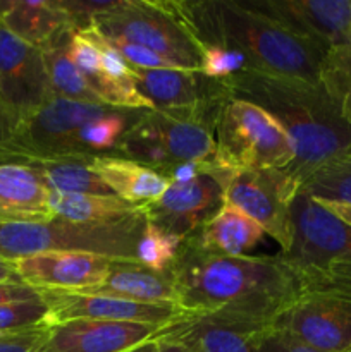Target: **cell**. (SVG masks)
<instances>
[{
  "mask_svg": "<svg viewBox=\"0 0 351 352\" xmlns=\"http://www.w3.org/2000/svg\"><path fill=\"white\" fill-rule=\"evenodd\" d=\"M89 167L114 195L136 206L158 199L171 184L160 172L124 157L96 155L89 160Z\"/></svg>",
  "mask_w": 351,
  "mask_h": 352,
  "instance_id": "7402d4cb",
  "label": "cell"
},
{
  "mask_svg": "<svg viewBox=\"0 0 351 352\" xmlns=\"http://www.w3.org/2000/svg\"><path fill=\"white\" fill-rule=\"evenodd\" d=\"M231 98L267 110L289 134L295 162L286 170L299 182L351 151V124L320 82L243 71L222 79Z\"/></svg>",
  "mask_w": 351,
  "mask_h": 352,
  "instance_id": "7a4b0ae2",
  "label": "cell"
},
{
  "mask_svg": "<svg viewBox=\"0 0 351 352\" xmlns=\"http://www.w3.org/2000/svg\"><path fill=\"white\" fill-rule=\"evenodd\" d=\"M145 223V215L117 226H79L61 219L0 222V260L14 263L47 251H83L138 263L136 248Z\"/></svg>",
  "mask_w": 351,
  "mask_h": 352,
  "instance_id": "8992f818",
  "label": "cell"
},
{
  "mask_svg": "<svg viewBox=\"0 0 351 352\" xmlns=\"http://www.w3.org/2000/svg\"><path fill=\"white\" fill-rule=\"evenodd\" d=\"M320 85L341 116L351 124V45L327 52L320 71Z\"/></svg>",
  "mask_w": 351,
  "mask_h": 352,
  "instance_id": "4dcf8cb0",
  "label": "cell"
},
{
  "mask_svg": "<svg viewBox=\"0 0 351 352\" xmlns=\"http://www.w3.org/2000/svg\"><path fill=\"white\" fill-rule=\"evenodd\" d=\"M265 230L241 210L224 203L189 241L196 248L226 256H244L264 239Z\"/></svg>",
  "mask_w": 351,
  "mask_h": 352,
  "instance_id": "603a6c76",
  "label": "cell"
},
{
  "mask_svg": "<svg viewBox=\"0 0 351 352\" xmlns=\"http://www.w3.org/2000/svg\"><path fill=\"white\" fill-rule=\"evenodd\" d=\"M34 299H41V292L36 289L16 282H0V305L34 301Z\"/></svg>",
  "mask_w": 351,
  "mask_h": 352,
  "instance_id": "74e56055",
  "label": "cell"
},
{
  "mask_svg": "<svg viewBox=\"0 0 351 352\" xmlns=\"http://www.w3.org/2000/svg\"><path fill=\"white\" fill-rule=\"evenodd\" d=\"M272 329L322 352H351V299L301 296Z\"/></svg>",
  "mask_w": 351,
  "mask_h": 352,
  "instance_id": "4fadbf2b",
  "label": "cell"
},
{
  "mask_svg": "<svg viewBox=\"0 0 351 352\" xmlns=\"http://www.w3.org/2000/svg\"><path fill=\"white\" fill-rule=\"evenodd\" d=\"M178 306L195 318H217L272 329L301 298L289 265L279 256H226L184 241L169 270Z\"/></svg>",
  "mask_w": 351,
  "mask_h": 352,
  "instance_id": "6da1fadb",
  "label": "cell"
},
{
  "mask_svg": "<svg viewBox=\"0 0 351 352\" xmlns=\"http://www.w3.org/2000/svg\"><path fill=\"white\" fill-rule=\"evenodd\" d=\"M186 23L200 45L237 50L246 71L320 82L327 48L237 0L181 2Z\"/></svg>",
  "mask_w": 351,
  "mask_h": 352,
  "instance_id": "3957f363",
  "label": "cell"
},
{
  "mask_svg": "<svg viewBox=\"0 0 351 352\" xmlns=\"http://www.w3.org/2000/svg\"><path fill=\"white\" fill-rule=\"evenodd\" d=\"M114 261L83 251H47L12 265L21 282L40 292H92L105 280Z\"/></svg>",
  "mask_w": 351,
  "mask_h": 352,
  "instance_id": "5bb4252c",
  "label": "cell"
},
{
  "mask_svg": "<svg viewBox=\"0 0 351 352\" xmlns=\"http://www.w3.org/2000/svg\"><path fill=\"white\" fill-rule=\"evenodd\" d=\"M105 40L112 47H116L120 52V55L126 58L127 64L134 69H184L172 62L171 58L162 57V55L155 54V52L148 50L147 47H141V45L129 43V41L124 40H109V38H105Z\"/></svg>",
  "mask_w": 351,
  "mask_h": 352,
  "instance_id": "e575fe53",
  "label": "cell"
},
{
  "mask_svg": "<svg viewBox=\"0 0 351 352\" xmlns=\"http://www.w3.org/2000/svg\"><path fill=\"white\" fill-rule=\"evenodd\" d=\"M184 239L148 222L136 248V261L155 274H169L178 260Z\"/></svg>",
  "mask_w": 351,
  "mask_h": 352,
  "instance_id": "f546056e",
  "label": "cell"
},
{
  "mask_svg": "<svg viewBox=\"0 0 351 352\" xmlns=\"http://www.w3.org/2000/svg\"><path fill=\"white\" fill-rule=\"evenodd\" d=\"M291 219L292 246L281 258L301 296L351 299V227L301 191L291 205Z\"/></svg>",
  "mask_w": 351,
  "mask_h": 352,
  "instance_id": "277c9868",
  "label": "cell"
},
{
  "mask_svg": "<svg viewBox=\"0 0 351 352\" xmlns=\"http://www.w3.org/2000/svg\"><path fill=\"white\" fill-rule=\"evenodd\" d=\"M292 162L291 138L267 110L241 98L224 103L215 126V167L229 172L288 168Z\"/></svg>",
  "mask_w": 351,
  "mask_h": 352,
  "instance_id": "ba28073f",
  "label": "cell"
},
{
  "mask_svg": "<svg viewBox=\"0 0 351 352\" xmlns=\"http://www.w3.org/2000/svg\"><path fill=\"white\" fill-rule=\"evenodd\" d=\"M0 164H2V160H0Z\"/></svg>",
  "mask_w": 351,
  "mask_h": 352,
  "instance_id": "f6af8a7d",
  "label": "cell"
},
{
  "mask_svg": "<svg viewBox=\"0 0 351 352\" xmlns=\"http://www.w3.org/2000/svg\"><path fill=\"white\" fill-rule=\"evenodd\" d=\"M48 306V325L72 320H103V322H131L147 325L172 327L193 320L176 305H148L131 299L83 292H41Z\"/></svg>",
  "mask_w": 351,
  "mask_h": 352,
  "instance_id": "7c38bea8",
  "label": "cell"
},
{
  "mask_svg": "<svg viewBox=\"0 0 351 352\" xmlns=\"http://www.w3.org/2000/svg\"><path fill=\"white\" fill-rule=\"evenodd\" d=\"M138 91L155 110H179L231 98L224 81L188 69H134Z\"/></svg>",
  "mask_w": 351,
  "mask_h": 352,
  "instance_id": "ac0fdd59",
  "label": "cell"
},
{
  "mask_svg": "<svg viewBox=\"0 0 351 352\" xmlns=\"http://www.w3.org/2000/svg\"><path fill=\"white\" fill-rule=\"evenodd\" d=\"M50 191L30 165L0 164V222H43L55 219L48 205Z\"/></svg>",
  "mask_w": 351,
  "mask_h": 352,
  "instance_id": "ffe728a7",
  "label": "cell"
},
{
  "mask_svg": "<svg viewBox=\"0 0 351 352\" xmlns=\"http://www.w3.org/2000/svg\"><path fill=\"white\" fill-rule=\"evenodd\" d=\"M116 110L105 103L50 96L12 127L0 150V160L88 158L79 141V131Z\"/></svg>",
  "mask_w": 351,
  "mask_h": 352,
  "instance_id": "52a82bcc",
  "label": "cell"
},
{
  "mask_svg": "<svg viewBox=\"0 0 351 352\" xmlns=\"http://www.w3.org/2000/svg\"><path fill=\"white\" fill-rule=\"evenodd\" d=\"M251 7L327 50L351 45V0H246Z\"/></svg>",
  "mask_w": 351,
  "mask_h": 352,
  "instance_id": "2e32d148",
  "label": "cell"
},
{
  "mask_svg": "<svg viewBox=\"0 0 351 352\" xmlns=\"http://www.w3.org/2000/svg\"><path fill=\"white\" fill-rule=\"evenodd\" d=\"M9 134H10V122L7 119V116L3 113L2 107H0V150L2 146L6 144V141L9 140Z\"/></svg>",
  "mask_w": 351,
  "mask_h": 352,
  "instance_id": "7bdbcfd3",
  "label": "cell"
},
{
  "mask_svg": "<svg viewBox=\"0 0 351 352\" xmlns=\"http://www.w3.org/2000/svg\"><path fill=\"white\" fill-rule=\"evenodd\" d=\"M50 96L41 50L16 36L0 21V107L10 131Z\"/></svg>",
  "mask_w": 351,
  "mask_h": 352,
  "instance_id": "8fae6325",
  "label": "cell"
},
{
  "mask_svg": "<svg viewBox=\"0 0 351 352\" xmlns=\"http://www.w3.org/2000/svg\"><path fill=\"white\" fill-rule=\"evenodd\" d=\"M229 100V98H227ZM227 100L179 110H150L117 144L124 158L165 172L184 162H209L215 155V126Z\"/></svg>",
  "mask_w": 351,
  "mask_h": 352,
  "instance_id": "5b68a950",
  "label": "cell"
},
{
  "mask_svg": "<svg viewBox=\"0 0 351 352\" xmlns=\"http://www.w3.org/2000/svg\"><path fill=\"white\" fill-rule=\"evenodd\" d=\"M69 41L50 45V47L41 50L52 96H62V98L102 103L98 95L93 91V88L85 79V76L78 71L74 62L69 57Z\"/></svg>",
  "mask_w": 351,
  "mask_h": 352,
  "instance_id": "4316f807",
  "label": "cell"
},
{
  "mask_svg": "<svg viewBox=\"0 0 351 352\" xmlns=\"http://www.w3.org/2000/svg\"><path fill=\"white\" fill-rule=\"evenodd\" d=\"M88 158H54V160H24L36 170L48 191L69 195H114L105 182L89 167Z\"/></svg>",
  "mask_w": 351,
  "mask_h": 352,
  "instance_id": "484cf974",
  "label": "cell"
},
{
  "mask_svg": "<svg viewBox=\"0 0 351 352\" xmlns=\"http://www.w3.org/2000/svg\"><path fill=\"white\" fill-rule=\"evenodd\" d=\"M109 40H124L200 72L202 45L186 23L181 2H131L92 23Z\"/></svg>",
  "mask_w": 351,
  "mask_h": 352,
  "instance_id": "9c48e42d",
  "label": "cell"
},
{
  "mask_svg": "<svg viewBox=\"0 0 351 352\" xmlns=\"http://www.w3.org/2000/svg\"><path fill=\"white\" fill-rule=\"evenodd\" d=\"M157 352H193L186 346L184 342H181L176 337L169 336L167 330L164 333L157 337Z\"/></svg>",
  "mask_w": 351,
  "mask_h": 352,
  "instance_id": "ab89813d",
  "label": "cell"
},
{
  "mask_svg": "<svg viewBox=\"0 0 351 352\" xmlns=\"http://www.w3.org/2000/svg\"><path fill=\"white\" fill-rule=\"evenodd\" d=\"M127 352H157V337L151 340H147V342L140 344V346H136L134 349H131Z\"/></svg>",
  "mask_w": 351,
  "mask_h": 352,
  "instance_id": "ee69618b",
  "label": "cell"
},
{
  "mask_svg": "<svg viewBox=\"0 0 351 352\" xmlns=\"http://www.w3.org/2000/svg\"><path fill=\"white\" fill-rule=\"evenodd\" d=\"M317 203L323 206L329 213H332L336 219H339L341 222L346 223L348 227H351V205L346 203H334V201H322V199H315Z\"/></svg>",
  "mask_w": 351,
  "mask_h": 352,
  "instance_id": "60d3db41",
  "label": "cell"
},
{
  "mask_svg": "<svg viewBox=\"0 0 351 352\" xmlns=\"http://www.w3.org/2000/svg\"><path fill=\"white\" fill-rule=\"evenodd\" d=\"M270 329L217 318H195L167 330L193 352H260Z\"/></svg>",
  "mask_w": 351,
  "mask_h": 352,
  "instance_id": "44dd1931",
  "label": "cell"
},
{
  "mask_svg": "<svg viewBox=\"0 0 351 352\" xmlns=\"http://www.w3.org/2000/svg\"><path fill=\"white\" fill-rule=\"evenodd\" d=\"M260 352H322V351L313 349V347L306 346V344L289 337L288 333L270 329L267 332V336L264 337V340H262Z\"/></svg>",
  "mask_w": 351,
  "mask_h": 352,
  "instance_id": "8d00e7d4",
  "label": "cell"
},
{
  "mask_svg": "<svg viewBox=\"0 0 351 352\" xmlns=\"http://www.w3.org/2000/svg\"><path fill=\"white\" fill-rule=\"evenodd\" d=\"M48 325V306L41 299L0 305V333Z\"/></svg>",
  "mask_w": 351,
  "mask_h": 352,
  "instance_id": "1f68e13d",
  "label": "cell"
},
{
  "mask_svg": "<svg viewBox=\"0 0 351 352\" xmlns=\"http://www.w3.org/2000/svg\"><path fill=\"white\" fill-rule=\"evenodd\" d=\"M0 282H16V284H23L21 278L17 277L14 265L9 261L0 260Z\"/></svg>",
  "mask_w": 351,
  "mask_h": 352,
  "instance_id": "b9f144b4",
  "label": "cell"
},
{
  "mask_svg": "<svg viewBox=\"0 0 351 352\" xmlns=\"http://www.w3.org/2000/svg\"><path fill=\"white\" fill-rule=\"evenodd\" d=\"M205 168L206 162H184V164L174 165L172 168H169L164 175L169 179V182H188L191 179L198 177L200 174H203Z\"/></svg>",
  "mask_w": 351,
  "mask_h": 352,
  "instance_id": "f35d334b",
  "label": "cell"
},
{
  "mask_svg": "<svg viewBox=\"0 0 351 352\" xmlns=\"http://www.w3.org/2000/svg\"><path fill=\"white\" fill-rule=\"evenodd\" d=\"M83 294L114 296L148 305L178 306V294L169 274H155L131 261H114L105 280L95 291Z\"/></svg>",
  "mask_w": 351,
  "mask_h": 352,
  "instance_id": "cb8c5ba5",
  "label": "cell"
},
{
  "mask_svg": "<svg viewBox=\"0 0 351 352\" xmlns=\"http://www.w3.org/2000/svg\"><path fill=\"white\" fill-rule=\"evenodd\" d=\"M145 116L143 110L117 109L116 112L93 120L79 131V141L89 157L117 148L124 134Z\"/></svg>",
  "mask_w": 351,
  "mask_h": 352,
  "instance_id": "83f0119b",
  "label": "cell"
},
{
  "mask_svg": "<svg viewBox=\"0 0 351 352\" xmlns=\"http://www.w3.org/2000/svg\"><path fill=\"white\" fill-rule=\"evenodd\" d=\"M50 325H40L19 332L0 333V352H47Z\"/></svg>",
  "mask_w": 351,
  "mask_h": 352,
  "instance_id": "d590c367",
  "label": "cell"
},
{
  "mask_svg": "<svg viewBox=\"0 0 351 352\" xmlns=\"http://www.w3.org/2000/svg\"><path fill=\"white\" fill-rule=\"evenodd\" d=\"M301 192L313 199L351 205V151L313 172L301 184Z\"/></svg>",
  "mask_w": 351,
  "mask_h": 352,
  "instance_id": "f1b7e54d",
  "label": "cell"
},
{
  "mask_svg": "<svg viewBox=\"0 0 351 352\" xmlns=\"http://www.w3.org/2000/svg\"><path fill=\"white\" fill-rule=\"evenodd\" d=\"M165 327L103 320H72L52 325L47 352H127L164 333Z\"/></svg>",
  "mask_w": 351,
  "mask_h": 352,
  "instance_id": "e0dca14e",
  "label": "cell"
},
{
  "mask_svg": "<svg viewBox=\"0 0 351 352\" xmlns=\"http://www.w3.org/2000/svg\"><path fill=\"white\" fill-rule=\"evenodd\" d=\"M206 174L222 188L224 203L253 219L274 237L282 253L292 246L291 205L301 184L286 168H250L229 172L206 162Z\"/></svg>",
  "mask_w": 351,
  "mask_h": 352,
  "instance_id": "30bf717a",
  "label": "cell"
},
{
  "mask_svg": "<svg viewBox=\"0 0 351 352\" xmlns=\"http://www.w3.org/2000/svg\"><path fill=\"white\" fill-rule=\"evenodd\" d=\"M67 52L71 60L78 67V71L85 76L88 85L92 86L93 91L98 95L100 89L103 86V76H102V65H100V50L86 34L74 33L71 41L67 45Z\"/></svg>",
  "mask_w": 351,
  "mask_h": 352,
  "instance_id": "d6a6232c",
  "label": "cell"
},
{
  "mask_svg": "<svg viewBox=\"0 0 351 352\" xmlns=\"http://www.w3.org/2000/svg\"><path fill=\"white\" fill-rule=\"evenodd\" d=\"M224 205L222 188L210 174L203 172L188 182H171L167 191L155 201L141 206L148 222L189 239L215 215Z\"/></svg>",
  "mask_w": 351,
  "mask_h": 352,
  "instance_id": "9a60e30c",
  "label": "cell"
},
{
  "mask_svg": "<svg viewBox=\"0 0 351 352\" xmlns=\"http://www.w3.org/2000/svg\"><path fill=\"white\" fill-rule=\"evenodd\" d=\"M0 21L40 50L69 41L78 33L58 0H0Z\"/></svg>",
  "mask_w": 351,
  "mask_h": 352,
  "instance_id": "d6986e66",
  "label": "cell"
},
{
  "mask_svg": "<svg viewBox=\"0 0 351 352\" xmlns=\"http://www.w3.org/2000/svg\"><path fill=\"white\" fill-rule=\"evenodd\" d=\"M248 60L241 52L222 47L202 45V64L200 72L209 79H222L246 71Z\"/></svg>",
  "mask_w": 351,
  "mask_h": 352,
  "instance_id": "836d02e7",
  "label": "cell"
},
{
  "mask_svg": "<svg viewBox=\"0 0 351 352\" xmlns=\"http://www.w3.org/2000/svg\"><path fill=\"white\" fill-rule=\"evenodd\" d=\"M50 212L55 219L79 226H117L143 215L141 206L116 195H69L50 191Z\"/></svg>",
  "mask_w": 351,
  "mask_h": 352,
  "instance_id": "d4e9b609",
  "label": "cell"
}]
</instances>
